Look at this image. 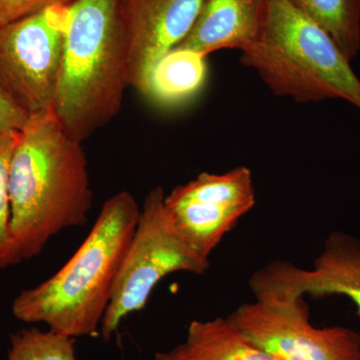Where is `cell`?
<instances>
[{"label": "cell", "instance_id": "1", "mask_svg": "<svg viewBox=\"0 0 360 360\" xmlns=\"http://www.w3.org/2000/svg\"><path fill=\"white\" fill-rule=\"evenodd\" d=\"M11 232L21 260L39 255L61 231L84 226L91 210L89 162L56 113L30 115L9 172Z\"/></svg>", "mask_w": 360, "mask_h": 360}, {"label": "cell", "instance_id": "2", "mask_svg": "<svg viewBox=\"0 0 360 360\" xmlns=\"http://www.w3.org/2000/svg\"><path fill=\"white\" fill-rule=\"evenodd\" d=\"M141 207L129 191L104 202L87 238L56 274L22 290L13 300V316L44 323L59 335H96L110 305Z\"/></svg>", "mask_w": 360, "mask_h": 360}, {"label": "cell", "instance_id": "3", "mask_svg": "<svg viewBox=\"0 0 360 360\" xmlns=\"http://www.w3.org/2000/svg\"><path fill=\"white\" fill-rule=\"evenodd\" d=\"M118 0H73L56 113L82 143L122 110L129 86Z\"/></svg>", "mask_w": 360, "mask_h": 360}, {"label": "cell", "instance_id": "4", "mask_svg": "<svg viewBox=\"0 0 360 360\" xmlns=\"http://www.w3.org/2000/svg\"><path fill=\"white\" fill-rule=\"evenodd\" d=\"M241 65L276 96L298 103L340 98L360 110V80L335 39L284 0H267L255 44Z\"/></svg>", "mask_w": 360, "mask_h": 360}, {"label": "cell", "instance_id": "5", "mask_svg": "<svg viewBox=\"0 0 360 360\" xmlns=\"http://www.w3.org/2000/svg\"><path fill=\"white\" fill-rule=\"evenodd\" d=\"M162 187L151 189L144 198L139 222L118 274L101 335L110 341L122 322L146 307L155 286L176 272L201 276L210 266L175 225L165 207Z\"/></svg>", "mask_w": 360, "mask_h": 360}, {"label": "cell", "instance_id": "6", "mask_svg": "<svg viewBox=\"0 0 360 360\" xmlns=\"http://www.w3.org/2000/svg\"><path fill=\"white\" fill-rule=\"evenodd\" d=\"M70 4L0 26V85L28 115L54 112Z\"/></svg>", "mask_w": 360, "mask_h": 360}, {"label": "cell", "instance_id": "7", "mask_svg": "<svg viewBox=\"0 0 360 360\" xmlns=\"http://www.w3.org/2000/svg\"><path fill=\"white\" fill-rule=\"evenodd\" d=\"M239 330L281 360H360V335L345 326L315 328L303 297H258L229 315Z\"/></svg>", "mask_w": 360, "mask_h": 360}, {"label": "cell", "instance_id": "8", "mask_svg": "<svg viewBox=\"0 0 360 360\" xmlns=\"http://www.w3.org/2000/svg\"><path fill=\"white\" fill-rule=\"evenodd\" d=\"M248 284L255 298L345 296L360 316V239L347 232H331L312 269L276 260L253 272Z\"/></svg>", "mask_w": 360, "mask_h": 360}, {"label": "cell", "instance_id": "9", "mask_svg": "<svg viewBox=\"0 0 360 360\" xmlns=\"http://www.w3.org/2000/svg\"><path fill=\"white\" fill-rule=\"evenodd\" d=\"M205 0H118L129 86L148 97L156 63L186 39Z\"/></svg>", "mask_w": 360, "mask_h": 360}, {"label": "cell", "instance_id": "10", "mask_svg": "<svg viewBox=\"0 0 360 360\" xmlns=\"http://www.w3.org/2000/svg\"><path fill=\"white\" fill-rule=\"evenodd\" d=\"M267 0H205L191 32L177 49L207 58L222 49H250L264 23Z\"/></svg>", "mask_w": 360, "mask_h": 360}, {"label": "cell", "instance_id": "11", "mask_svg": "<svg viewBox=\"0 0 360 360\" xmlns=\"http://www.w3.org/2000/svg\"><path fill=\"white\" fill-rule=\"evenodd\" d=\"M167 354L170 360H281L248 340L229 317L191 321L186 340Z\"/></svg>", "mask_w": 360, "mask_h": 360}, {"label": "cell", "instance_id": "12", "mask_svg": "<svg viewBox=\"0 0 360 360\" xmlns=\"http://www.w3.org/2000/svg\"><path fill=\"white\" fill-rule=\"evenodd\" d=\"M206 75L205 56L195 51L175 47L153 68L148 97L160 103H181L201 89Z\"/></svg>", "mask_w": 360, "mask_h": 360}, {"label": "cell", "instance_id": "13", "mask_svg": "<svg viewBox=\"0 0 360 360\" xmlns=\"http://www.w3.org/2000/svg\"><path fill=\"white\" fill-rule=\"evenodd\" d=\"M323 28L350 61L360 51V0H284Z\"/></svg>", "mask_w": 360, "mask_h": 360}, {"label": "cell", "instance_id": "14", "mask_svg": "<svg viewBox=\"0 0 360 360\" xmlns=\"http://www.w3.org/2000/svg\"><path fill=\"white\" fill-rule=\"evenodd\" d=\"M165 198L169 200H217L252 208L255 205L252 174L245 167L222 174L203 172L195 179L175 187Z\"/></svg>", "mask_w": 360, "mask_h": 360}, {"label": "cell", "instance_id": "15", "mask_svg": "<svg viewBox=\"0 0 360 360\" xmlns=\"http://www.w3.org/2000/svg\"><path fill=\"white\" fill-rule=\"evenodd\" d=\"M75 341L51 329H21L11 335L7 360H77Z\"/></svg>", "mask_w": 360, "mask_h": 360}, {"label": "cell", "instance_id": "16", "mask_svg": "<svg viewBox=\"0 0 360 360\" xmlns=\"http://www.w3.org/2000/svg\"><path fill=\"white\" fill-rule=\"evenodd\" d=\"M20 131H0V270L22 262L14 245L11 232L9 172Z\"/></svg>", "mask_w": 360, "mask_h": 360}, {"label": "cell", "instance_id": "17", "mask_svg": "<svg viewBox=\"0 0 360 360\" xmlns=\"http://www.w3.org/2000/svg\"><path fill=\"white\" fill-rule=\"evenodd\" d=\"M73 0H0V26L22 20L46 7L70 4Z\"/></svg>", "mask_w": 360, "mask_h": 360}, {"label": "cell", "instance_id": "18", "mask_svg": "<svg viewBox=\"0 0 360 360\" xmlns=\"http://www.w3.org/2000/svg\"><path fill=\"white\" fill-rule=\"evenodd\" d=\"M28 118L30 115L14 103L0 85V131H20Z\"/></svg>", "mask_w": 360, "mask_h": 360}, {"label": "cell", "instance_id": "19", "mask_svg": "<svg viewBox=\"0 0 360 360\" xmlns=\"http://www.w3.org/2000/svg\"><path fill=\"white\" fill-rule=\"evenodd\" d=\"M155 360H170L168 359L167 352H158L155 354Z\"/></svg>", "mask_w": 360, "mask_h": 360}]
</instances>
